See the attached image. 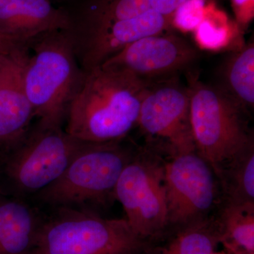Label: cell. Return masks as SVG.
<instances>
[{
	"label": "cell",
	"mask_w": 254,
	"mask_h": 254,
	"mask_svg": "<svg viewBox=\"0 0 254 254\" xmlns=\"http://www.w3.org/2000/svg\"><path fill=\"white\" fill-rule=\"evenodd\" d=\"M150 85L114 66L100 65L83 71L68 105L64 131L87 143L125 139L137 126L141 101Z\"/></svg>",
	"instance_id": "obj_1"
},
{
	"label": "cell",
	"mask_w": 254,
	"mask_h": 254,
	"mask_svg": "<svg viewBox=\"0 0 254 254\" xmlns=\"http://www.w3.org/2000/svg\"><path fill=\"white\" fill-rule=\"evenodd\" d=\"M28 47L23 83L38 123L63 127L68 105L83 76L69 30L52 31Z\"/></svg>",
	"instance_id": "obj_2"
},
{
	"label": "cell",
	"mask_w": 254,
	"mask_h": 254,
	"mask_svg": "<svg viewBox=\"0 0 254 254\" xmlns=\"http://www.w3.org/2000/svg\"><path fill=\"white\" fill-rule=\"evenodd\" d=\"M125 139L84 142L61 176L33 198L53 209L87 210L115 200L119 178L135 155Z\"/></svg>",
	"instance_id": "obj_3"
},
{
	"label": "cell",
	"mask_w": 254,
	"mask_h": 254,
	"mask_svg": "<svg viewBox=\"0 0 254 254\" xmlns=\"http://www.w3.org/2000/svg\"><path fill=\"white\" fill-rule=\"evenodd\" d=\"M190 121L195 151L218 177L230 160L254 145L251 115L214 85L188 73Z\"/></svg>",
	"instance_id": "obj_4"
},
{
	"label": "cell",
	"mask_w": 254,
	"mask_h": 254,
	"mask_svg": "<svg viewBox=\"0 0 254 254\" xmlns=\"http://www.w3.org/2000/svg\"><path fill=\"white\" fill-rule=\"evenodd\" d=\"M84 142L63 127L37 123L16 144L0 152V194L33 197L56 181Z\"/></svg>",
	"instance_id": "obj_5"
},
{
	"label": "cell",
	"mask_w": 254,
	"mask_h": 254,
	"mask_svg": "<svg viewBox=\"0 0 254 254\" xmlns=\"http://www.w3.org/2000/svg\"><path fill=\"white\" fill-rule=\"evenodd\" d=\"M145 244L125 218L55 208L52 215L44 216L30 254H140Z\"/></svg>",
	"instance_id": "obj_6"
},
{
	"label": "cell",
	"mask_w": 254,
	"mask_h": 254,
	"mask_svg": "<svg viewBox=\"0 0 254 254\" xmlns=\"http://www.w3.org/2000/svg\"><path fill=\"white\" fill-rule=\"evenodd\" d=\"M133 232L145 241L168 228L164 162L152 152L135 153L115 191Z\"/></svg>",
	"instance_id": "obj_7"
},
{
	"label": "cell",
	"mask_w": 254,
	"mask_h": 254,
	"mask_svg": "<svg viewBox=\"0 0 254 254\" xmlns=\"http://www.w3.org/2000/svg\"><path fill=\"white\" fill-rule=\"evenodd\" d=\"M178 77L148 87L141 101L137 126L153 148L169 158L195 151L190 121L188 87ZM196 152V151H195Z\"/></svg>",
	"instance_id": "obj_8"
},
{
	"label": "cell",
	"mask_w": 254,
	"mask_h": 254,
	"mask_svg": "<svg viewBox=\"0 0 254 254\" xmlns=\"http://www.w3.org/2000/svg\"><path fill=\"white\" fill-rule=\"evenodd\" d=\"M168 227L208 218L216 199L215 174L196 152L170 157L164 163Z\"/></svg>",
	"instance_id": "obj_9"
},
{
	"label": "cell",
	"mask_w": 254,
	"mask_h": 254,
	"mask_svg": "<svg viewBox=\"0 0 254 254\" xmlns=\"http://www.w3.org/2000/svg\"><path fill=\"white\" fill-rule=\"evenodd\" d=\"M200 56V52L186 38L163 33L133 42L102 65L126 70L153 84L190 72Z\"/></svg>",
	"instance_id": "obj_10"
},
{
	"label": "cell",
	"mask_w": 254,
	"mask_h": 254,
	"mask_svg": "<svg viewBox=\"0 0 254 254\" xmlns=\"http://www.w3.org/2000/svg\"><path fill=\"white\" fill-rule=\"evenodd\" d=\"M171 18L153 9L128 19L94 31L71 36L80 66L83 71L99 66L128 45L144 37L168 31Z\"/></svg>",
	"instance_id": "obj_11"
},
{
	"label": "cell",
	"mask_w": 254,
	"mask_h": 254,
	"mask_svg": "<svg viewBox=\"0 0 254 254\" xmlns=\"http://www.w3.org/2000/svg\"><path fill=\"white\" fill-rule=\"evenodd\" d=\"M28 49L20 46L0 55V152L24 138L35 118L23 83Z\"/></svg>",
	"instance_id": "obj_12"
},
{
	"label": "cell",
	"mask_w": 254,
	"mask_h": 254,
	"mask_svg": "<svg viewBox=\"0 0 254 254\" xmlns=\"http://www.w3.org/2000/svg\"><path fill=\"white\" fill-rule=\"evenodd\" d=\"M0 33L28 46L47 33L71 29V18L51 0H0Z\"/></svg>",
	"instance_id": "obj_13"
},
{
	"label": "cell",
	"mask_w": 254,
	"mask_h": 254,
	"mask_svg": "<svg viewBox=\"0 0 254 254\" xmlns=\"http://www.w3.org/2000/svg\"><path fill=\"white\" fill-rule=\"evenodd\" d=\"M44 215L25 198L0 194V254H30Z\"/></svg>",
	"instance_id": "obj_14"
},
{
	"label": "cell",
	"mask_w": 254,
	"mask_h": 254,
	"mask_svg": "<svg viewBox=\"0 0 254 254\" xmlns=\"http://www.w3.org/2000/svg\"><path fill=\"white\" fill-rule=\"evenodd\" d=\"M219 245L216 222L206 218L168 227L158 236L145 241L140 254H211Z\"/></svg>",
	"instance_id": "obj_15"
},
{
	"label": "cell",
	"mask_w": 254,
	"mask_h": 254,
	"mask_svg": "<svg viewBox=\"0 0 254 254\" xmlns=\"http://www.w3.org/2000/svg\"><path fill=\"white\" fill-rule=\"evenodd\" d=\"M214 86L251 115L254 109V40L227 55Z\"/></svg>",
	"instance_id": "obj_16"
},
{
	"label": "cell",
	"mask_w": 254,
	"mask_h": 254,
	"mask_svg": "<svg viewBox=\"0 0 254 254\" xmlns=\"http://www.w3.org/2000/svg\"><path fill=\"white\" fill-rule=\"evenodd\" d=\"M150 9L149 0H87L76 15L70 14V31L73 35L82 34L136 17Z\"/></svg>",
	"instance_id": "obj_17"
},
{
	"label": "cell",
	"mask_w": 254,
	"mask_h": 254,
	"mask_svg": "<svg viewBox=\"0 0 254 254\" xmlns=\"http://www.w3.org/2000/svg\"><path fill=\"white\" fill-rule=\"evenodd\" d=\"M215 221L227 254H254V203L226 201Z\"/></svg>",
	"instance_id": "obj_18"
},
{
	"label": "cell",
	"mask_w": 254,
	"mask_h": 254,
	"mask_svg": "<svg viewBox=\"0 0 254 254\" xmlns=\"http://www.w3.org/2000/svg\"><path fill=\"white\" fill-rule=\"evenodd\" d=\"M218 177L226 201L254 203V145L230 160Z\"/></svg>",
	"instance_id": "obj_19"
},
{
	"label": "cell",
	"mask_w": 254,
	"mask_h": 254,
	"mask_svg": "<svg viewBox=\"0 0 254 254\" xmlns=\"http://www.w3.org/2000/svg\"><path fill=\"white\" fill-rule=\"evenodd\" d=\"M204 1L205 0H189L175 12L173 23L185 27H197L203 20Z\"/></svg>",
	"instance_id": "obj_20"
},
{
	"label": "cell",
	"mask_w": 254,
	"mask_h": 254,
	"mask_svg": "<svg viewBox=\"0 0 254 254\" xmlns=\"http://www.w3.org/2000/svg\"><path fill=\"white\" fill-rule=\"evenodd\" d=\"M232 9L238 26L248 27L254 17V0H231Z\"/></svg>",
	"instance_id": "obj_21"
},
{
	"label": "cell",
	"mask_w": 254,
	"mask_h": 254,
	"mask_svg": "<svg viewBox=\"0 0 254 254\" xmlns=\"http://www.w3.org/2000/svg\"><path fill=\"white\" fill-rule=\"evenodd\" d=\"M150 7L159 14L173 19L174 15L189 0H149Z\"/></svg>",
	"instance_id": "obj_22"
},
{
	"label": "cell",
	"mask_w": 254,
	"mask_h": 254,
	"mask_svg": "<svg viewBox=\"0 0 254 254\" xmlns=\"http://www.w3.org/2000/svg\"><path fill=\"white\" fill-rule=\"evenodd\" d=\"M211 254H227L225 251L222 250L220 251V252H218V251H215V252H213Z\"/></svg>",
	"instance_id": "obj_23"
}]
</instances>
